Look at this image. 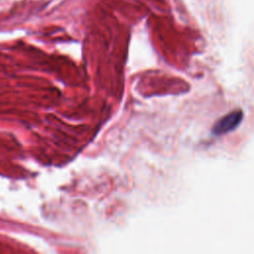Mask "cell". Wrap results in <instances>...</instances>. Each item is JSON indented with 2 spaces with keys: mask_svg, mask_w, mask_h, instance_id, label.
Returning <instances> with one entry per match:
<instances>
[{
  "mask_svg": "<svg viewBox=\"0 0 254 254\" xmlns=\"http://www.w3.org/2000/svg\"><path fill=\"white\" fill-rule=\"evenodd\" d=\"M242 119H243L242 111L234 110L224 115L223 117H221L219 120L216 121V123L212 127V133L218 136V135L226 134L230 131H233L241 123Z\"/></svg>",
  "mask_w": 254,
  "mask_h": 254,
  "instance_id": "cell-1",
  "label": "cell"
}]
</instances>
